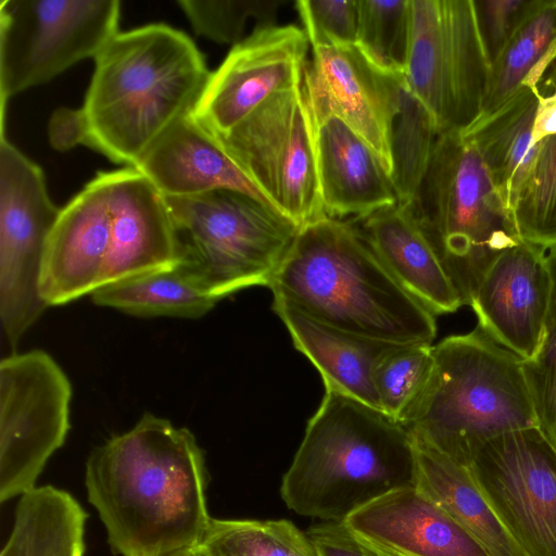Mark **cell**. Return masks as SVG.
Returning <instances> with one entry per match:
<instances>
[{"mask_svg": "<svg viewBox=\"0 0 556 556\" xmlns=\"http://www.w3.org/2000/svg\"><path fill=\"white\" fill-rule=\"evenodd\" d=\"M306 534L318 556H394L357 534L344 521H320Z\"/></svg>", "mask_w": 556, "mask_h": 556, "instance_id": "obj_37", "label": "cell"}, {"mask_svg": "<svg viewBox=\"0 0 556 556\" xmlns=\"http://www.w3.org/2000/svg\"><path fill=\"white\" fill-rule=\"evenodd\" d=\"M192 549H185V551H179V552H176V553H172V554H168V555H165V556H192Z\"/></svg>", "mask_w": 556, "mask_h": 556, "instance_id": "obj_39", "label": "cell"}, {"mask_svg": "<svg viewBox=\"0 0 556 556\" xmlns=\"http://www.w3.org/2000/svg\"><path fill=\"white\" fill-rule=\"evenodd\" d=\"M204 451L193 433L144 414L93 447L85 488L119 556H165L200 545L212 517Z\"/></svg>", "mask_w": 556, "mask_h": 556, "instance_id": "obj_1", "label": "cell"}, {"mask_svg": "<svg viewBox=\"0 0 556 556\" xmlns=\"http://www.w3.org/2000/svg\"><path fill=\"white\" fill-rule=\"evenodd\" d=\"M113 170L100 172L61 208L39 278V294L48 307L101 288L113 244Z\"/></svg>", "mask_w": 556, "mask_h": 556, "instance_id": "obj_16", "label": "cell"}, {"mask_svg": "<svg viewBox=\"0 0 556 556\" xmlns=\"http://www.w3.org/2000/svg\"><path fill=\"white\" fill-rule=\"evenodd\" d=\"M119 7L117 0H2L1 117L14 94L96 59L118 34Z\"/></svg>", "mask_w": 556, "mask_h": 556, "instance_id": "obj_10", "label": "cell"}, {"mask_svg": "<svg viewBox=\"0 0 556 556\" xmlns=\"http://www.w3.org/2000/svg\"><path fill=\"white\" fill-rule=\"evenodd\" d=\"M219 138L269 205L299 228L326 216L303 81L270 96Z\"/></svg>", "mask_w": 556, "mask_h": 556, "instance_id": "obj_9", "label": "cell"}, {"mask_svg": "<svg viewBox=\"0 0 556 556\" xmlns=\"http://www.w3.org/2000/svg\"><path fill=\"white\" fill-rule=\"evenodd\" d=\"M438 136L432 115L405 85L391 136L390 178L400 204L414 200Z\"/></svg>", "mask_w": 556, "mask_h": 556, "instance_id": "obj_29", "label": "cell"}, {"mask_svg": "<svg viewBox=\"0 0 556 556\" xmlns=\"http://www.w3.org/2000/svg\"><path fill=\"white\" fill-rule=\"evenodd\" d=\"M404 81L437 130L464 132L481 115L492 63L475 0H409Z\"/></svg>", "mask_w": 556, "mask_h": 556, "instance_id": "obj_8", "label": "cell"}, {"mask_svg": "<svg viewBox=\"0 0 556 556\" xmlns=\"http://www.w3.org/2000/svg\"><path fill=\"white\" fill-rule=\"evenodd\" d=\"M309 41L294 25H260L211 73L193 114L223 136L274 93L303 81Z\"/></svg>", "mask_w": 556, "mask_h": 556, "instance_id": "obj_15", "label": "cell"}, {"mask_svg": "<svg viewBox=\"0 0 556 556\" xmlns=\"http://www.w3.org/2000/svg\"><path fill=\"white\" fill-rule=\"evenodd\" d=\"M135 167L164 197L229 189L269 205L227 151L219 136L198 119L193 112L172 125Z\"/></svg>", "mask_w": 556, "mask_h": 556, "instance_id": "obj_19", "label": "cell"}, {"mask_svg": "<svg viewBox=\"0 0 556 556\" xmlns=\"http://www.w3.org/2000/svg\"><path fill=\"white\" fill-rule=\"evenodd\" d=\"M91 300L130 315L182 318L202 317L218 302L181 263L103 286Z\"/></svg>", "mask_w": 556, "mask_h": 556, "instance_id": "obj_27", "label": "cell"}, {"mask_svg": "<svg viewBox=\"0 0 556 556\" xmlns=\"http://www.w3.org/2000/svg\"><path fill=\"white\" fill-rule=\"evenodd\" d=\"M181 264L215 299L269 287L300 228L268 204L218 189L164 197Z\"/></svg>", "mask_w": 556, "mask_h": 556, "instance_id": "obj_7", "label": "cell"}, {"mask_svg": "<svg viewBox=\"0 0 556 556\" xmlns=\"http://www.w3.org/2000/svg\"><path fill=\"white\" fill-rule=\"evenodd\" d=\"M94 63L83 104L52 114L49 141L60 151L85 146L127 167L194 111L211 76L193 41L165 24L118 33Z\"/></svg>", "mask_w": 556, "mask_h": 556, "instance_id": "obj_2", "label": "cell"}, {"mask_svg": "<svg viewBox=\"0 0 556 556\" xmlns=\"http://www.w3.org/2000/svg\"><path fill=\"white\" fill-rule=\"evenodd\" d=\"M295 9L312 48L357 42L358 0H298Z\"/></svg>", "mask_w": 556, "mask_h": 556, "instance_id": "obj_35", "label": "cell"}, {"mask_svg": "<svg viewBox=\"0 0 556 556\" xmlns=\"http://www.w3.org/2000/svg\"><path fill=\"white\" fill-rule=\"evenodd\" d=\"M41 168L0 138V320L13 350L48 307L39 294L41 265L59 218Z\"/></svg>", "mask_w": 556, "mask_h": 556, "instance_id": "obj_12", "label": "cell"}, {"mask_svg": "<svg viewBox=\"0 0 556 556\" xmlns=\"http://www.w3.org/2000/svg\"><path fill=\"white\" fill-rule=\"evenodd\" d=\"M513 218L522 241L541 248L556 245V135L539 142Z\"/></svg>", "mask_w": 556, "mask_h": 556, "instance_id": "obj_30", "label": "cell"}, {"mask_svg": "<svg viewBox=\"0 0 556 556\" xmlns=\"http://www.w3.org/2000/svg\"><path fill=\"white\" fill-rule=\"evenodd\" d=\"M194 31L217 43L236 46L249 18L273 24L285 0H179Z\"/></svg>", "mask_w": 556, "mask_h": 556, "instance_id": "obj_34", "label": "cell"}, {"mask_svg": "<svg viewBox=\"0 0 556 556\" xmlns=\"http://www.w3.org/2000/svg\"><path fill=\"white\" fill-rule=\"evenodd\" d=\"M72 383L46 351L0 362V502L31 491L71 429Z\"/></svg>", "mask_w": 556, "mask_h": 556, "instance_id": "obj_11", "label": "cell"}, {"mask_svg": "<svg viewBox=\"0 0 556 556\" xmlns=\"http://www.w3.org/2000/svg\"><path fill=\"white\" fill-rule=\"evenodd\" d=\"M413 441L416 453L414 485L469 531L491 556H526L475 484L468 469L434 448Z\"/></svg>", "mask_w": 556, "mask_h": 556, "instance_id": "obj_24", "label": "cell"}, {"mask_svg": "<svg viewBox=\"0 0 556 556\" xmlns=\"http://www.w3.org/2000/svg\"><path fill=\"white\" fill-rule=\"evenodd\" d=\"M544 250L552 274L551 302L539 350L522 366L539 429L556 448V245Z\"/></svg>", "mask_w": 556, "mask_h": 556, "instance_id": "obj_33", "label": "cell"}, {"mask_svg": "<svg viewBox=\"0 0 556 556\" xmlns=\"http://www.w3.org/2000/svg\"><path fill=\"white\" fill-rule=\"evenodd\" d=\"M404 75L375 63L357 43L313 48L303 88L315 124L327 116L346 123L375 151L389 175L391 136Z\"/></svg>", "mask_w": 556, "mask_h": 556, "instance_id": "obj_14", "label": "cell"}, {"mask_svg": "<svg viewBox=\"0 0 556 556\" xmlns=\"http://www.w3.org/2000/svg\"><path fill=\"white\" fill-rule=\"evenodd\" d=\"M432 353L430 378L402 421L413 440L467 468L485 441L539 427L523 359L479 326Z\"/></svg>", "mask_w": 556, "mask_h": 556, "instance_id": "obj_5", "label": "cell"}, {"mask_svg": "<svg viewBox=\"0 0 556 556\" xmlns=\"http://www.w3.org/2000/svg\"><path fill=\"white\" fill-rule=\"evenodd\" d=\"M317 174L325 215L361 218L399 203L375 151L346 123L327 116L315 124Z\"/></svg>", "mask_w": 556, "mask_h": 556, "instance_id": "obj_20", "label": "cell"}, {"mask_svg": "<svg viewBox=\"0 0 556 556\" xmlns=\"http://www.w3.org/2000/svg\"><path fill=\"white\" fill-rule=\"evenodd\" d=\"M538 91V86L523 85L502 106L460 132L479 151L511 215L539 150L532 139Z\"/></svg>", "mask_w": 556, "mask_h": 556, "instance_id": "obj_23", "label": "cell"}, {"mask_svg": "<svg viewBox=\"0 0 556 556\" xmlns=\"http://www.w3.org/2000/svg\"><path fill=\"white\" fill-rule=\"evenodd\" d=\"M409 37V0H358L356 43L375 63L403 74Z\"/></svg>", "mask_w": 556, "mask_h": 556, "instance_id": "obj_32", "label": "cell"}, {"mask_svg": "<svg viewBox=\"0 0 556 556\" xmlns=\"http://www.w3.org/2000/svg\"><path fill=\"white\" fill-rule=\"evenodd\" d=\"M88 517L66 490L36 486L18 497L0 556H84Z\"/></svg>", "mask_w": 556, "mask_h": 556, "instance_id": "obj_25", "label": "cell"}, {"mask_svg": "<svg viewBox=\"0 0 556 556\" xmlns=\"http://www.w3.org/2000/svg\"><path fill=\"white\" fill-rule=\"evenodd\" d=\"M273 308L286 325L294 346L320 372L325 388L381 410L374 384V370L393 343L326 325L278 296H274Z\"/></svg>", "mask_w": 556, "mask_h": 556, "instance_id": "obj_22", "label": "cell"}, {"mask_svg": "<svg viewBox=\"0 0 556 556\" xmlns=\"http://www.w3.org/2000/svg\"><path fill=\"white\" fill-rule=\"evenodd\" d=\"M192 556H205V555L202 553V551L200 549V547H199V546H197V547H194V548L192 549Z\"/></svg>", "mask_w": 556, "mask_h": 556, "instance_id": "obj_40", "label": "cell"}, {"mask_svg": "<svg viewBox=\"0 0 556 556\" xmlns=\"http://www.w3.org/2000/svg\"><path fill=\"white\" fill-rule=\"evenodd\" d=\"M467 469L526 556H556V448L539 427L485 441Z\"/></svg>", "mask_w": 556, "mask_h": 556, "instance_id": "obj_13", "label": "cell"}, {"mask_svg": "<svg viewBox=\"0 0 556 556\" xmlns=\"http://www.w3.org/2000/svg\"><path fill=\"white\" fill-rule=\"evenodd\" d=\"M432 346L394 344L376 365L374 384L380 408L401 424L430 378Z\"/></svg>", "mask_w": 556, "mask_h": 556, "instance_id": "obj_31", "label": "cell"}, {"mask_svg": "<svg viewBox=\"0 0 556 556\" xmlns=\"http://www.w3.org/2000/svg\"><path fill=\"white\" fill-rule=\"evenodd\" d=\"M555 58L556 0H534L492 63L480 117L497 110L523 85L538 86Z\"/></svg>", "mask_w": 556, "mask_h": 556, "instance_id": "obj_26", "label": "cell"}, {"mask_svg": "<svg viewBox=\"0 0 556 556\" xmlns=\"http://www.w3.org/2000/svg\"><path fill=\"white\" fill-rule=\"evenodd\" d=\"M344 522L394 556H491L469 531L415 485L375 500Z\"/></svg>", "mask_w": 556, "mask_h": 556, "instance_id": "obj_18", "label": "cell"}, {"mask_svg": "<svg viewBox=\"0 0 556 556\" xmlns=\"http://www.w3.org/2000/svg\"><path fill=\"white\" fill-rule=\"evenodd\" d=\"M351 223L395 280L434 316L463 305L407 204L383 207Z\"/></svg>", "mask_w": 556, "mask_h": 556, "instance_id": "obj_21", "label": "cell"}, {"mask_svg": "<svg viewBox=\"0 0 556 556\" xmlns=\"http://www.w3.org/2000/svg\"><path fill=\"white\" fill-rule=\"evenodd\" d=\"M534 0L476 1L478 20L491 63L520 24Z\"/></svg>", "mask_w": 556, "mask_h": 556, "instance_id": "obj_36", "label": "cell"}, {"mask_svg": "<svg viewBox=\"0 0 556 556\" xmlns=\"http://www.w3.org/2000/svg\"><path fill=\"white\" fill-rule=\"evenodd\" d=\"M205 556H318L306 532L287 519H211Z\"/></svg>", "mask_w": 556, "mask_h": 556, "instance_id": "obj_28", "label": "cell"}, {"mask_svg": "<svg viewBox=\"0 0 556 556\" xmlns=\"http://www.w3.org/2000/svg\"><path fill=\"white\" fill-rule=\"evenodd\" d=\"M536 99L532 139L538 144L545 138L556 135V88L547 96H543L539 90Z\"/></svg>", "mask_w": 556, "mask_h": 556, "instance_id": "obj_38", "label": "cell"}, {"mask_svg": "<svg viewBox=\"0 0 556 556\" xmlns=\"http://www.w3.org/2000/svg\"><path fill=\"white\" fill-rule=\"evenodd\" d=\"M312 318L393 344H431L434 315L392 276L351 222L300 228L269 287Z\"/></svg>", "mask_w": 556, "mask_h": 556, "instance_id": "obj_3", "label": "cell"}, {"mask_svg": "<svg viewBox=\"0 0 556 556\" xmlns=\"http://www.w3.org/2000/svg\"><path fill=\"white\" fill-rule=\"evenodd\" d=\"M552 285L544 248L521 241L507 249L470 302L478 326L522 359L531 358L543 338Z\"/></svg>", "mask_w": 556, "mask_h": 556, "instance_id": "obj_17", "label": "cell"}, {"mask_svg": "<svg viewBox=\"0 0 556 556\" xmlns=\"http://www.w3.org/2000/svg\"><path fill=\"white\" fill-rule=\"evenodd\" d=\"M407 205L463 305H470L494 261L522 241L486 164L460 132L438 136Z\"/></svg>", "mask_w": 556, "mask_h": 556, "instance_id": "obj_6", "label": "cell"}, {"mask_svg": "<svg viewBox=\"0 0 556 556\" xmlns=\"http://www.w3.org/2000/svg\"><path fill=\"white\" fill-rule=\"evenodd\" d=\"M325 390L282 477L280 495L298 515L344 521L375 500L415 484V445L408 430L384 412Z\"/></svg>", "mask_w": 556, "mask_h": 556, "instance_id": "obj_4", "label": "cell"}]
</instances>
